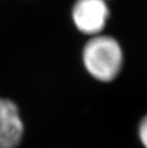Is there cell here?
Masks as SVG:
<instances>
[{
    "label": "cell",
    "mask_w": 147,
    "mask_h": 148,
    "mask_svg": "<svg viewBox=\"0 0 147 148\" xmlns=\"http://www.w3.org/2000/svg\"><path fill=\"white\" fill-rule=\"evenodd\" d=\"M86 71L101 82H110L120 73L123 65L122 49L114 37L98 34L86 42L82 51Z\"/></svg>",
    "instance_id": "cell-1"
},
{
    "label": "cell",
    "mask_w": 147,
    "mask_h": 148,
    "mask_svg": "<svg viewBox=\"0 0 147 148\" xmlns=\"http://www.w3.org/2000/svg\"><path fill=\"white\" fill-rule=\"evenodd\" d=\"M110 16L107 0H77L72 17L77 29L87 36H98Z\"/></svg>",
    "instance_id": "cell-2"
},
{
    "label": "cell",
    "mask_w": 147,
    "mask_h": 148,
    "mask_svg": "<svg viewBox=\"0 0 147 148\" xmlns=\"http://www.w3.org/2000/svg\"><path fill=\"white\" fill-rule=\"evenodd\" d=\"M23 134L24 124L17 105L0 97V148H16Z\"/></svg>",
    "instance_id": "cell-3"
},
{
    "label": "cell",
    "mask_w": 147,
    "mask_h": 148,
    "mask_svg": "<svg viewBox=\"0 0 147 148\" xmlns=\"http://www.w3.org/2000/svg\"><path fill=\"white\" fill-rule=\"evenodd\" d=\"M139 137L143 144V146L147 148V115L142 119L139 126Z\"/></svg>",
    "instance_id": "cell-4"
}]
</instances>
